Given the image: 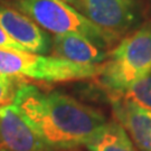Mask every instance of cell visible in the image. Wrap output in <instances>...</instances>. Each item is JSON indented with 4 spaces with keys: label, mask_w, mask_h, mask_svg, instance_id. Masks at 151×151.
Wrapping results in <instances>:
<instances>
[{
    "label": "cell",
    "mask_w": 151,
    "mask_h": 151,
    "mask_svg": "<svg viewBox=\"0 0 151 151\" xmlns=\"http://www.w3.org/2000/svg\"><path fill=\"white\" fill-rule=\"evenodd\" d=\"M110 96L123 99L151 111V73L135 82L127 90L115 94H110Z\"/></svg>",
    "instance_id": "cell-11"
},
{
    "label": "cell",
    "mask_w": 151,
    "mask_h": 151,
    "mask_svg": "<svg viewBox=\"0 0 151 151\" xmlns=\"http://www.w3.org/2000/svg\"><path fill=\"white\" fill-rule=\"evenodd\" d=\"M0 48L7 50H16V52H27L22 45H19L12 38L9 37L1 27H0Z\"/></svg>",
    "instance_id": "cell-13"
},
{
    "label": "cell",
    "mask_w": 151,
    "mask_h": 151,
    "mask_svg": "<svg viewBox=\"0 0 151 151\" xmlns=\"http://www.w3.org/2000/svg\"><path fill=\"white\" fill-rule=\"evenodd\" d=\"M84 146L88 151H139L118 121L102 124Z\"/></svg>",
    "instance_id": "cell-10"
},
{
    "label": "cell",
    "mask_w": 151,
    "mask_h": 151,
    "mask_svg": "<svg viewBox=\"0 0 151 151\" xmlns=\"http://www.w3.org/2000/svg\"><path fill=\"white\" fill-rule=\"evenodd\" d=\"M12 104L50 149L85 145L106 122L97 110L60 92H44L35 85L18 88Z\"/></svg>",
    "instance_id": "cell-1"
},
{
    "label": "cell",
    "mask_w": 151,
    "mask_h": 151,
    "mask_svg": "<svg viewBox=\"0 0 151 151\" xmlns=\"http://www.w3.org/2000/svg\"><path fill=\"white\" fill-rule=\"evenodd\" d=\"M101 65H83L55 56L0 48V73L45 83L80 81L95 77Z\"/></svg>",
    "instance_id": "cell-4"
},
{
    "label": "cell",
    "mask_w": 151,
    "mask_h": 151,
    "mask_svg": "<svg viewBox=\"0 0 151 151\" xmlns=\"http://www.w3.org/2000/svg\"><path fill=\"white\" fill-rule=\"evenodd\" d=\"M151 73V27H142L121 40L101 65L99 82L109 94L127 90Z\"/></svg>",
    "instance_id": "cell-2"
},
{
    "label": "cell",
    "mask_w": 151,
    "mask_h": 151,
    "mask_svg": "<svg viewBox=\"0 0 151 151\" xmlns=\"http://www.w3.org/2000/svg\"><path fill=\"white\" fill-rule=\"evenodd\" d=\"M114 116L140 151H151V111L123 99L110 96Z\"/></svg>",
    "instance_id": "cell-8"
},
{
    "label": "cell",
    "mask_w": 151,
    "mask_h": 151,
    "mask_svg": "<svg viewBox=\"0 0 151 151\" xmlns=\"http://www.w3.org/2000/svg\"><path fill=\"white\" fill-rule=\"evenodd\" d=\"M8 5L55 35L77 34L103 49L116 42L74 7L60 0H10Z\"/></svg>",
    "instance_id": "cell-3"
},
{
    "label": "cell",
    "mask_w": 151,
    "mask_h": 151,
    "mask_svg": "<svg viewBox=\"0 0 151 151\" xmlns=\"http://www.w3.org/2000/svg\"><path fill=\"white\" fill-rule=\"evenodd\" d=\"M52 50L55 57L83 65L103 64L109 56L103 48L77 34L55 35L52 39Z\"/></svg>",
    "instance_id": "cell-9"
},
{
    "label": "cell",
    "mask_w": 151,
    "mask_h": 151,
    "mask_svg": "<svg viewBox=\"0 0 151 151\" xmlns=\"http://www.w3.org/2000/svg\"><path fill=\"white\" fill-rule=\"evenodd\" d=\"M25 84H27L26 78L0 73V106L12 104L16 92Z\"/></svg>",
    "instance_id": "cell-12"
},
{
    "label": "cell",
    "mask_w": 151,
    "mask_h": 151,
    "mask_svg": "<svg viewBox=\"0 0 151 151\" xmlns=\"http://www.w3.org/2000/svg\"><path fill=\"white\" fill-rule=\"evenodd\" d=\"M0 151H7V150H5V149H0Z\"/></svg>",
    "instance_id": "cell-15"
},
{
    "label": "cell",
    "mask_w": 151,
    "mask_h": 151,
    "mask_svg": "<svg viewBox=\"0 0 151 151\" xmlns=\"http://www.w3.org/2000/svg\"><path fill=\"white\" fill-rule=\"evenodd\" d=\"M0 27L28 53L43 55L52 49V38L48 34L14 8L0 6Z\"/></svg>",
    "instance_id": "cell-6"
},
{
    "label": "cell",
    "mask_w": 151,
    "mask_h": 151,
    "mask_svg": "<svg viewBox=\"0 0 151 151\" xmlns=\"http://www.w3.org/2000/svg\"><path fill=\"white\" fill-rule=\"evenodd\" d=\"M60 1H63V2H66V4H68V5H75V0H60Z\"/></svg>",
    "instance_id": "cell-14"
},
{
    "label": "cell",
    "mask_w": 151,
    "mask_h": 151,
    "mask_svg": "<svg viewBox=\"0 0 151 151\" xmlns=\"http://www.w3.org/2000/svg\"><path fill=\"white\" fill-rule=\"evenodd\" d=\"M77 11L116 40L137 22L134 0H75Z\"/></svg>",
    "instance_id": "cell-5"
},
{
    "label": "cell",
    "mask_w": 151,
    "mask_h": 151,
    "mask_svg": "<svg viewBox=\"0 0 151 151\" xmlns=\"http://www.w3.org/2000/svg\"><path fill=\"white\" fill-rule=\"evenodd\" d=\"M0 149L7 151H52L27 124L14 104L0 106Z\"/></svg>",
    "instance_id": "cell-7"
}]
</instances>
